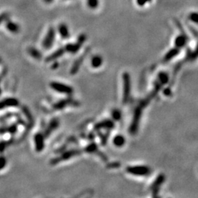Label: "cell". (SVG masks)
Masks as SVG:
<instances>
[{"instance_id": "6da1fadb", "label": "cell", "mask_w": 198, "mask_h": 198, "mask_svg": "<svg viewBox=\"0 0 198 198\" xmlns=\"http://www.w3.org/2000/svg\"><path fill=\"white\" fill-rule=\"evenodd\" d=\"M54 37H55V32L52 27H50L49 31L47 32V35L44 39L43 43V46L45 49H49L52 47L53 43H54Z\"/></svg>"}, {"instance_id": "7a4b0ae2", "label": "cell", "mask_w": 198, "mask_h": 198, "mask_svg": "<svg viewBox=\"0 0 198 198\" xmlns=\"http://www.w3.org/2000/svg\"><path fill=\"white\" fill-rule=\"evenodd\" d=\"M52 88L54 89V90H56V91L60 92V93L70 94L72 92V89L70 88L69 86H67V85H63V84L61 83H52Z\"/></svg>"}, {"instance_id": "3957f363", "label": "cell", "mask_w": 198, "mask_h": 198, "mask_svg": "<svg viewBox=\"0 0 198 198\" xmlns=\"http://www.w3.org/2000/svg\"><path fill=\"white\" fill-rule=\"evenodd\" d=\"M128 172L137 175H145L149 173V169L146 167H131L128 168Z\"/></svg>"}, {"instance_id": "277c9868", "label": "cell", "mask_w": 198, "mask_h": 198, "mask_svg": "<svg viewBox=\"0 0 198 198\" xmlns=\"http://www.w3.org/2000/svg\"><path fill=\"white\" fill-rule=\"evenodd\" d=\"M58 31H59V35L62 38H68L69 37V30H68V27L67 25L65 24H60L58 27Z\"/></svg>"}, {"instance_id": "5b68a950", "label": "cell", "mask_w": 198, "mask_h": 198, "mask_svg": "<svg viewBox=\"0 0 198 198\" xmlns=\"http://www.w3.org/2000/svg\"><path fill=\"white\" fill-rule=\"evenodd\" d=\"M187 35L183 34V35H179V36H177L176 38H175V44L177 48H181V47H184V46L187 44Z\"/></svg>"}, {"instance_id": "8992f818", "label": "cell", "mask_w": 198, "mask_h": 198, "mask_svg": "<svg viewBox=\"0 0 198 198\" xmlns=\"http://www.w3.org/2000/svg\"><path fill=\"white\" fill-rule=\"evenodd\" d=\"M5 27L7 30H9L10 32H13V33H17V32L19 31V26L16 23H14V22L11 21V20L7 21Z\"/></svg>"}, {"instance_id": "52a82bcc", "label": "cell", "mask_w": 198, "mask_h": 198, "mask_svg": "<svg viewBox=\"0 0 198 198\" xmlns=\"http://www.w3.org/2000/svg\"><path fill=\"white\" fill-rule=\"evenodd\" d=\"M81 44L77 42L75 44H68L67 46H66V50L72 53H75L76 52L78 49H80L81 47Z\"/></svg>"}, {"instance_id": "ba28073f", "label": "cell", "mask_w": 198, "mask_h": 198, "mask_svg": "<svg viewBox=\"0 0 198 198\" xmlns=\"http://www.w3.org/2000/svg\"><path fill=\"white\" fill-rule=\"evenodd\" d=\"M178 53H179V49H177V48H175V49H171V50H170V52H169L166 54V55H165L164 60L165 61L170 60V59H171L172 58H173L175 56H176Z\"/></svg>"}, {"instance_id": "9c48e42d", "label": "cell", "mask_w": 198, "mask_h": 198, "mask_svg": "<svg viewBox=\"0 0 198 198\" xmlns=\"http://www.w3.org/2000/svg\"><path fill=\"white\" fill-rule=\"evenodd\" d=\"M125 142H126L125 138L121 135L116 136L114 138V140H113L114 144H115V145L117 147H122L124 144H125Z\"/></svg>"}, {"instance_id": "30bf717a", "label": "cell", "mask_w": 198, "mask_h": 198, "mask_svg": "<svg viewBox=\"0 0 198 198\" xmlns=\"http://www.w3.org/2000/svg\"><path fill=\"white\" fill-rule=\"evenodd\" d=\"M102 59L100 56H95L92 59V65L94 68H98L99 66L101 65Z\"/></svg>"}, {"instance_id": "8fae6325", "label": "cell", "mask_w": 198, "mask_h": 198, "mask_svg": "<svg viewBox=\"0 0 198 198\" xmlns=\"http://www.w3.org/2000/svg\"><path fill=\"white\" fill-rule=\"evenodd\" d=\"M88 2V5L91 9H95L98 6V0H87Z\"/></svg>"}, {"instance_id": "7c38bea8", "label": "cell", "mask_w": 198, "mask_h": 198, "mask_svg": "<svg viewBox=\"0 0 198 198\" xmlns=\"http://www.w3.org/2000/svg\"><path fill=\"white\" fill-rule=\"evenodd\" d=\"M189 18L194 23L198 24V13H192L189 14Z\"/></svg>"}, {"instance_id": "4fadbf2b", "label": "cell", "mask_w": 198, "mask_h": 198, "mask_svg": "<svg viewBox=\"0 0 198 198\" xmlns=\"http://www.w3.org/2000/svg\"><path fill=\"white\" fill-rule=\"evenodd\" d=\"M8 17H9V14H8V13H2V14H0V24H1L3 21H6L8 18Z\"/></svg>"}, {"instance_id": "5bb4252c", "label": "cell", "mask_w": 198, "mask_h": 198, "mask_svg": "<svg viewBox=\"0 0 198 198\" xmlns=\"http://www.w3.org/2000/svg\"><path fill=\"white\" fill-rule=\"evenodd\" d=\"M151 1V0H136V3H137V5L139 6L142 7L145 5L147 3L150 2Z\"/></svg>"}, {"instance_id": "9a60e30c", "label": "cell", "mask_w": 198, "mask_h": 198, "mask_svg": "<svg viewBox=\"0 0 198 198\" xmlns=\"http://www.w3.org/2000/svg\"><path fill=\"white\" fill-rule=\"evenodd\" d=\"M112 116H113V117L115 120H119L121 117V113L118 110H115L114 111L113 113H112Z\"/></svg>"}, {"instance_id": "2e32d148", "label": "cell", "mask_w": 198, "mask_h": 198, "mask_svg": "<svg viewBox=\"0 0 198 198\" xmlns=\"http://www.w3.org/2000/svg\"><path fill=\"white\" fill-rule=\"evenodd\" d=\"M30 52V54H32V55H35V57H37V56H38V57H40V53L37 52L36 49H30V52Z\"/></svg>"}, {"instance_id": "e0dca14e", "label": "cell", "mask_w": 198, "mask_h": 198, "mask_svg": "<svg viewBox=\"0 0 198 198\" xmlns=\"http://www.w3.org/2000/svg\"><path fill=\"white\" fill-rule=\"evenodd\" d=\"M5 163H6V161H5V160L4 158H0V169L5 167Z\"/></svg>"}, {"instance_id": "ac0fdd59", "label": "cell", "mask_w": 198, "mask_h": 198, "mask_svg": "<svg viewBox=\"0 0 198 198\" xmlns=\"http://www.w3.org/2000/svg\"><path fill=\"white\" fill-rule=\"evenodd\" d=\"M43 1L45 2L46 3H51V2H52L53 0H43Z\"/></svg>"}]
</instances>
